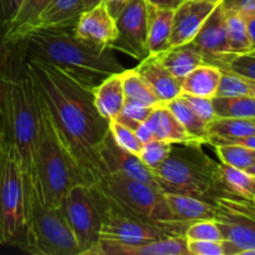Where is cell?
I'll list each match as a JSON object with an SVG mask.
<instances>
[{
    "label": "cell",
    "mask_w": 255,
    "mask_h": 255,
    "mask_svg": "<svg viewBox=\"0 0 255 255\" xmlns=\"http://www.w3.org/2000/svg\"><path fill=\"white\" fill-rule=\"evenodd\" d=\"M24 66L41 101L51 114L62 141L87 186L105 176L99 146L110 121L95 106L94 91L46 61L24 55Z\"/></svg>",
    "instance_id": "cell-1"
},
{
    "label": "cell",
    "mask_w": 255,
    "mask_h": 255,
    "mask_svg": "<svg viewBox=\"0 0 255 255\" xmlns=\"http://www.w3.org/2000/svg\"><path fill=\"white\" fill-rule=\"evenodd\" d=\"M0 131L4 139L14 146L24 173L26 207L39 197L36 178V142L40 128L39 100L24 66V60L12 61L2 79ZM26 211V209H25Z\"/></svg>",
    "instance_id": "cell-2"
},
{
    "label": "cell",
    "mask_w": 255,
    "mask_h": 255,
    "mask_svg": "<svg viewBox=\"0 0 255 255\" xmlns=\"http://www.w3.org/2000/svg\"><path fill=\"white\" fill-rule=\"evenodd\" d=\"M24 55L54 65L71 79L94 91L104 80L124 72L114 49L99 50L74 34V30H36L16 44Z\"/></svg>",
    "instance_id": "cell-3"
},
{
    "label": "cell",
    "mask_w": 255,
    "mask_h": 255,
    "mask_svg": "<svg viewBox=\"0 0 255 255\" xmlns=\"http://www.w3.org/2000/svg\"><path fill=\"white\" fill-rule=\"evenodd\" d=\"M36 96L39 100L40 128L35 166L40 202L47 207H59L72 187L87 183L62 141L51 114L39 95L36 94Z\"/></svg>",
    "instance_id": "cell-4"
},
{
    "label": "cell",
    "mask_w": 255,
    "mask_h": 255,
    "mask_svg": "<svg viewBox=\"0 0 255 255\" xmlns=\"http://www.w3.org/2000/svg\"><path fill=\"white\" fill-rule=\"evenodd\" d=\"M172 147L166 161L153 173L162 192L191 194L213 201L221 197L219 162L203 151V143L187 142Z\"/></svg>",
    "instance_id": "cell-5"
},
{
    "label": "cell",
    "mask_w": 255,
    "mask_h": 255,
    "mask_svg": "<svg viewBox=\"0 0 255 255\" xmlns=\"http://www.w3.org/2000/svg\"><path fill=\"white\" fill-rule=\"evenodd\" d=\"M92 187L124 213L164 229L172 236L184 237L189 223L174 218L158 187L115 173L105 174Z\"/></svg>",
    "instance_id": "cell-6"
},
{
    "label": "cell",
    "mask_w": 255,
    "mask_h": 255,
    "mask_svg": "<svg viewBox=\"0 0 255 255\" xmlns=\"http://www.w3.org/2000/svg\"><path fill=\"white\" fill-rule=\"evenodd\" d=\"M12 247L31 255H80L64 206L47 207L35 197L26 207L22 229Z\"/></svg>",
    "instance_id": "cell-7"
},
{
    "label": "cell",
    "mask_w": 255,
    "mask_h": 255,
    "mask_svg": "<svg viewBox=\"0 0 255 255\" xmlns=\"http://www.w3.org/2000/svg\"><path fill=\"white\" fill-rule=\"evenodd\" d=\"M26 209L24 173L12 144L4 139L0 154V244L12 246L22 229Z\"/></svg>",
    "instance_id": "cell-8"
},
{
    "label": "cell",
    "mask_w": 255,
    "mask_h": 255,
    "mask_svg": "<svg viewBox=\"0 0 255 255\" xmlns=\"http://www.w3.org/2000/svg\"><path fill=\"white\" fill-rule=\"evenodd\" d=\"M65 213L80 248V255H95L101 241L102 209L95 189L76 184L65 196Z\"/></svg>",
    "instance_id": "cell-9"
},
{
    "label": "cell",
    "mask_w": 255,
    "mask_h": 255,
    "mask_svg": "<svg viewBox=\"0 0 255 255\" xmlns=\"http://www.w3.org/2000/svg\"><path fill=\"white\" fill-rule=\"evenodd\" d=\"M214 221L223 236L224 255L255 249V203L236 197H216Z\"/></svg>",
    "instance_id": "cell-10"
},
{
    "label": "cell",
    "mask_w": 255,
    "mask_h": 255,
    "mask_svg": "<svg viewBox=\"0 0 255 255\" xmlns=\"http://www.w3.org/2000/svg\"><path fill=\"white\" fill-rule=\"evenodd\" d=\"M95 192L99 196L102 209L101 241L132 246L166 237H174L164 229L124 213L107 202L96 189Z\"/></svg>",
    "instance_id": "cell-11"
},
{
    "label": "cell",
    "mask_w": 255,
    "mask_h": 255,
    "mask_svg": "<svg viewBox=\"0 0 255 255\" xmlns=\"http://www.w3.org/2000/svg\"><path fill=\"white\" fill-rule=\"evenodd\" d=\"M147 22L148 4L146 0H127L115 16L117 36L112 49L138 61L148 57Z\"/></svg>",
    "instance_id": "cell-12"
},
{
    "label": "cell",
    "mask_w": 255,
    "mask_h": 255,
    "mask_svg": "<svg viewBox=\"0 0 255 255\" xmlns=\"http://www.w3.org/2000/svg\"><path fill=\"white\" fill-rule=\"evenodd\" d=\"M203 57L204 64L223 70L234 54L229 51L227 42L226 17L222 4H218L201 27L197 36L189 42Z\"/></svg>",
    "instance_id": "cell-13"
},
{
    "label": "cell",
    "mask_w": 255,
    "mask_h": 255,
    "mask_svg": "<svg viewBox=\"0 0 255 255\" xmlns=\"http://www.w3.org/2000/svg\"><path fill=\"white\" fill-rule=\"evenodd\" d=\"M99 156L101 159L102 167H104L105 174H122V176L129 177V178L137 179V181L146 182L151 186L158 187L153 171L144 166L138 156L119 146L110 131L100 143Z\"/></svg>",
    "instance_id": "cell-14"
},
{
    "label": "cell",
    "mask_w": 255,
    "mask_h": 255,
    "mask_svg": "<svg viewBox=\"0 0 255 255\" xmlns=\"http://www.w3.org/2000/svg\"><path fill=\"white\" fill-rule=\"evenodd\" d=\"M74 34L87 45L99 50L111 47L117 36V29L115 17L106 4L102 1L91 9L85 10L75 25Z\"/></svg>",
    "instance_id": "cell-15"
},
{
    "label": "cell",
    "mask_w": 255,
    "mask_h": 255,
    "mask_svg": "<svg viewBox=\"0 0 255 255\" xmlns=\"http://www.w3.org/2000/svg\"><path fill=\"white\" fill-rule=\"evenodd\" d=\"M217 5L198 0H183L174 9L168 49L192 42Z\"/></svg>",
    "instance_id": "cell-16"
},
{
    "label": "cell",
    "mask_w": 255,
    "mask_h": 255,
    "mask_svg": "<svg viewBox=\"0 0 255 255\" xmlns=\"http://www.w3.org/2000/svg\"><path fill=\"white\" fill-rule=\"evenodd\" d=\"M95 255H189V253L186 237L174 236L132 246L100 241Z\"/></svg>",
    "instance_id": "cell-17"
},
{
    "label": "cell",
    "mask_w": 255,
    "mask_h": 255,
    "mask_svg": "<svg viewBox=\"0 0 255 255\" xmlns=\"http://www.w3.org/2000/svg\"><path fill=\"white\" fill-rule=\"evenodd\" d=\"M134 70L143 77L162 104L166 105L182 95V82L172 76L154 56H148L139 61Z\"/></svg>",
    "instance_id": "cell-18"
},
{
    "label": "cell",
    "mask_w": 255,
    "mask_h": 255,
    "mask_svg": "<svg viewBox=\"0 0 255 255\" xmlns=\"http://www.w3.org/2000/svg\"><path fill=\"white\" fill-rule=\"evenodd\" d=\"M49 2L50 0H21L14 17L5 27V41L15 46L34 32L37 20Z\"/></svg>",
    "instance_id": "cell-19"
},
{
    "label": "cell",
    "mask_w": 255,
    "mask_h": 255,
    "mask_svg": "<svg viewBox=\"0 0 255 255\" xmlns=\"http://www.w3.org/2000/svg\"><path fill=\"white\" fill-rule=\"evenodd\" d=\"M85 11L84 0H50L40 15L36 30H74L80 15Z\"/></svg>",
    "instance_id": "cell-20"
},
{
    "label": "cell",
    "mask_w": 255,
    "mask_h": 255,
    "mask_svg": "<svg viewBox=\"0 0 255 255\" xmlns=\"http://www.w3.org/2000/svg\"><path fill=\"white\" fill-rule=\"evenodd\" d=\"M164 199L176 219L192 223L202 219H214L216 206L213 202L191 194L163 192Z\"/></svg>",
    "instance_id": "cell-21"
},
{
    "label": "cell",
    "mask_w": 255,
    "mask_h": 255,
    "mask_svg": "<svg viewBox=\"0 0 255 255\" xmlns=\"http://www.w3.org/2000/svg\"><path fill=\"white\" fill-rule=\"evenodd\" d=\"M144 122L152 129V133L156 139L173 144L196 142L166 105H159L154 107L152 114Z\"/></svg>",
    "instance_id": "cell-22"
},
{
    "label": "cell",
    "mask_w": 255,
    "mask_h": 255,
    "mask_svg": "<svg viewBox=\"0 0 255 255\" xmlns=\"http://www.w3.org/2000/svg\"><path fill=\"white\" fill-rule=\"evenodd\" d=\"M121 74H115L107 77L94 89L95 106L100 115L107 121L116 120L124 109L125 92Z\"/></svg>",
    "instance_id": "cell-23"
},
{
    "label": "cell",
    "mask_w": 255,
    "mask_h": 255,
    "mask_svg": "<svg viewBox=\"0 0 255 255\" xmlns=\"http://www.w3.org/2000/svg\"><path fill=\"white\" fill-rule=\"evenodd\" d=\"M174 9H163L148 5L147 22V49L149 56L168 49L173 24Z\"/></svg>",
    "instance_id": "cell-24"
},
{
    "label": "cell",
    "mask_w": 255,
    "mask_h": 255,
    "mask_svg": "<svg viewBox=\"0 0 255 255\" xmlns=\"http://www.w3.org/2000/svg\"><path fill=\"white\" fill-rule=\"evenodd\" d=\"M163 65L172 76L182 80L199 65L204 64L202 55L189 44L177 47H169L166 51L153 55Z\"/></svg>",
    "instance_id": "cell-25"
},
{
    "label": "cell",
    "mask_w": 255,
    "mask_h": 255,
    "mask_svg": "<svg viewBox=\"0 0 255 255\" xmlns=\"http://www.w3.org/2000/svg\"><path fill=\"white\" fill-rule=\"evenodd\" d=\"M254 181V177L247 171L219 162L221 197H236L253 202Z\"/></svg>",
    "instance_id": "cell-26"
},
{
    "label": "cell",
    "mask_w": 255,
    "mask_h": 255,
    "mask_svg": "<svg viewBox=\"0 0 255 255\" xmlns=\"http://www.w3.org/2000/svg\"><path fill=\"white\" fill-rule=\"evenodd\" d=\"M222 70L217 66L202 64L182 80V95L214 97L218 90Z\"/></svg>",
    "instance_id": "cell-27"
},
{
    "label": "cell",
    "mask_w": 255,
    "mask_h": 255,
    "mask_svg": "<svg viewBox=\"0 0 255 255\" xmlns=\"http://www.w3.org/2000/svg\"><path fill=\"white\" fill-rule=\"evenodd\" d=\"M166 106L171 110L172 114L176 116V119L181 122L189 136L193 138V141L199 143L207 144L208 138V124L203 121L198 115L194 112V110L189 106L188 102L182 96L167 102Z\"/></svg>",
    "instance_id": "cell-28"
},
{
    "label": "cell",
    "mask_w": 255,
    "mask_h": 255,
    "mask_svg": "<svg viewBox=\"0 0 255 255\" xmlns=\"http://www.w3.org/2000/svg\"><path fill=\"white\" fill-rule=\"evenodd\" d=\"M122 86L125 92V101L133 104L143 105V106L156 107L162 104L158 97L154 95L149 85L144 81L143 77L134 69L125 70L121 74Z\"/></svg>",
    "instance_id": "cell-29"
},
{
    "label": "cell",
    "mask_w": 255,
    "mask_h": 255,
    "mask_svg": "<svg viewBox=\"0 0 255 255\" xmlns=\"http://www.w3.org/2000/svg\"><path fill=\"white\" fill-rule=\"evenodd\" d=\"M224 17H226L227 42H228L229 51L234 55L248 54L253 51V46L247 30L246 19L237 12L227 11V10H224Z\"/></svg>",
    "instance_id": "cell-30"
},
{
    "label": "cell",
    "mask_w": 255,
    "mask_h": 255,
    "mask_svg": "<svg viewBox=\"0 0 255 255\" xmlns=\"http://www.w3.org/2000/svg\"><path fill=\"white\" fill-rule=\"evenodd\" d=\"M217 117L255 120V97H212Z\"/></svg>",
    "instance_id": "cell-31"
},
{
    "label": "cell",
    "mask_w": 255,
    "mask_h": 255,
    "mask_svg": "<svg viewBox=\"0 0 255 255\" xmlns=\"http://www.w3.org/2000/svg\"><path fill=\"white\" fill-rule=\"evenodd\" d=\"M255 134V120L217 117L208 124V137H246Z\"/></svg>",
    "instance_id": "cell-32"
},
{
    "label": "cell",
    "mask_w": 255,
    "mask_h": 255,
    "mask_svg": "<svg viewBox=\"0 0 255 255\" xmlns=\"http://www.w3.org/2000/svg\"><path fill=\"white\" fill-rule=\"evenodd\" d=\"M216 149L219 161L236 168L247 171L255 163V149L241 144H216L212 146Z\"/></svg>",
    "instance_id": "cell-33"
},
{
    "label": "cell",
    "mask_w": 255,
    "mask_h": 255,
    "mask_svg": "<svg viewBox=\"0 0 255 255\" xmlns=\"http://www.w3.org/2000/svg\"><path fill=\"white\" fill-rule=\"evenodd\" d=\"M255 82L238 74L222 70V76L219 80L217 95L218 97H238V96H252L253 86Z\"/></svg>",
    "instance_id": "cell-34"
},
{
    "label": "cell",
    "mask_w": 255,
    "mask_h": 255,
    "mask_svg": "<svg viewBox=\"0 0 255 255\" xmlns=\"http://www.w3.org/2000/svg\"><path fill=\"white\" fill-rule=\"evenodd\" d=\"M172 147H173V143L153 138L142 146L138 157L143 162L144 166L154 171L166 161L167 157L171 153Z\"/></svg>",
    "instance_id": "cell-35"
},
{
    "label": "cell",
    "mask_w": 255,
    "mask_h": 255,
    "mask_svg": "<svg viewBox=\"0 0 255 255\" xmlns=\"http://www.w3.org/2000/svg\"><path fill=\"white\" fill-rule=\"evenodd\" d=\"M187 241H223V236L214 219H202L189 223L184 233Z\"/></svg>",
    "instance_id": "cell-36"
},
{
    "label": "cell",
    "mask_w": 255,
    "mask_h": 255,
    "mask_svg": "<svg viewBox=\"0 0 255 255\" xmlns=\"http://www.w3.org/2000/svg\"><path fill=\"white\" fill-rule=\"evenodd\" d=\"M110 133H111V136L114 137V139L117 142L119 146L138 156L143 144L139 141L138 137L136 136L133 129L114 120V121H110Z\"/></svg>",
    "instance_id": "cell-37"
},
{
    "label": "cell",
    "mask_w": 255,
    "mask_h": 255,
    "mask_svg": "<svg viewBox=\"0 0 255 255\" xmlns=\"http://www.w3.org/2000/svg\"><path fill=\"white\" fill-rule=\"evenodd\" d=\"M154 107L143 106V105L133 104V102H126L125 101L124 109H122L121 114L117 116L115 121H119L120 124L125 125V126L129 127L131 129L136 131L139 124L146 121L152 114Z\"/></svg>",
    "instance_id": "cell-38"
},
{
    "label": "cell",
    "mask_w": 255,
    "mask_h": 255,
    "mask_svg": "<svg viewBox=\"0 0 255 255\" xmlns=\"http://www.w3.org/2000/svg\"><path fill=\"white\" fill-rule=\"evenodd\" d=\"M223 70H229L234 74L241 75L255 82V54L248 52V54L233 55Z\"/></svg>",
    "instance_id": "cell-39"
},
{
    "label": "cell",
    "mask_w": 255,
    "mask_h": 255,
    "mask_svg": "<svg viewBox=\"0 0 255 255\" xmlns=\"http://www.w3.org/2000/svg\"><path fill=\"white\" fill-rule=\"evenodd\" d=\"M181 96L188 102L189 106L194 110V112H196L206 124H211L213 120L217 119L212 99H209V97L192 96V95H181Z\"/></svg>",
    "instance_id": "cell-40"
},
{
    "label": "cell",
    "mask_w": 255,
    "mask_h": 255,
    "mask_svg": "<svg viewBox=\"0 0 255 255\" xmlns=\"http://www.w3.org/2000/svg\"><path fill=\"white\" fill-rule=\"evenodd\" d=\"M189 255H224L223 241H187Z\"/></svg>",
    "instance_id": "cell-41"
},
{
    "label": "cell",
    "mask_w": 255,
    "mask_h": 255,
    "mask_svg": "<svg viewBox=\"0 0 255 255\" xmlns=\"http://www.w3.org/2000/svg\"><path fill=\"white\" fill-rule=\"evenodd\" d=\"M15 46L7 44L4 39V29L0 25V101H1L2 94V79L6 75L7 70L11 66V62L14 61V55H12V49Z\"/></svg>",
    "instance_id": "cell-42"
},
{
    "label": "cell",
    "mask_w": 255,
    "mask_h": 255,
    "mask_svg": "<svg viewBox=\"0 0 255 255\" xmlns=\"http://www.w3.org/2000/svg\"><path fill=\"white\" fill-rule=\"evenodd\" d=\"M221 4L224 10L237 12L244 19L255 16V0H223Z\"/></svg>",
    "instance_id": "cell-43"
},
{
    "label": "cell",
    "mask_w": 255,
    "mask_h": 255,
    "mask_svg": "<svg viewBox=\"0 0 255 255\" xmlns=\"http://www.w3.org/2000/svg\"><path fill=\"white\" fill-rule=\"evenodd\" d=\"M207 144H211V146H216V144H241V146L255 149V134L246 137H208Z\"/></svg>",
    "instance_id": "cell-44"
},
{
    "label": "cell",
    "mask_w": 255,
    "mask_h": 255,
    "mask_svg": "<svg viewBox=\"0 0 255 255\" xmlns=\"http://www.w3.org/2000/svg\"><path fill=\"white\" fill-rule=\"evenodd\" d=\"M21 0H0V25L5 31L11 19L14 17L15 12L19 9Z\"/></svg>",
    "instance_id": "cell-45"
},
{
    "label": "cell",
    "mask_w": 255,
    "mask_h": 255,
    "mask_svg": "<svg viewBox=\"0 0 255 255\" xmlns=\"http://www.w3.org/2000/svg\"><path fill=\"white\" fill-rule=\"evenodd\" d=\"M134 133H136V136L138 137L139 141L142 142V144L147 143V142H149L151 139H153V133H152V129L149 128L148 125L146 124V122H142V124H139V126L137 127L136 131H134Z\"/></svg>",
    "instance_id": "cell-46"
},
{
    "label": "cell",
    "mask_w": 255,
    "mask_h": 255,
    "mask_svg": "<svg viewBox=\"0 0 255 255\" xmlns=\"http://www.w3.org/2000/svg\"><path fill=\"white\" fill-rule=\"evenodd\" d=\"M183 0H146L148 5L156 7H163V9H176Z\"/></svg>",
    "instance_id": "cell-47"
},
{
    "label": "cell",
    "mask_w": 255,
    "mask_h": 255,
    "mask_svg": "<svg viewBox=\"0 0 255 255\" xmlns=\"http://www.w3.org/2000/svg\"><path fill=\"white\" fill-rule=\"evenodd\" d=\"M127 0H104V2L106 4L107 9L111 12L112 16H116V14L119 12V10L121 9L122 5L126 2Z\"/></svg>",
    "instance_id": "cell-48"
},
{
    "label": "cell",
    "mask_w": 255,
    "mask_h": 255,
    "mask_svg": "<svg viewBox=\"0 0 255 255\" xmlns=\"http://www.w3.org/2000/svg\"><path fill=\"white\" fill-rule=\"evenodd\" d=\"M247 30H248L249 39H251L252 46H253V51L255 50V16L247 17Z\"/></svg>",
    "instance_id": "cell-49"
},
{
    "label": "cell",
    "mask_w": 255,
    "mask_h": 255,
    "mask_svg": "<svg viewBox=\"0 0 255 255\" xmlns=\"http://www.w3.org/2000/svg\"><path fill=\"white\" fill-rule=\"evenodd\" d=\"M102 1H104V0H84L85 10L91 9V7L96 6V5H99L100 2H102Z\"/></svg>",
    "instance_id": "cell-50"
},
{
    "label": "cell",
    "mask_w": 255,
    "mask_h": 255,
    "mask_svg": "<svg viewBox=\"0 0 255 255\" xmlns=\"http://www.w3.org/2000/svg\"><path fill=\"white\" fill-rule=\"evenodd\" d=\"M247 172H248V173L251 174V176L255 177V163H254L253 166H252V167H249V168L247 169Z\"/></svg>",
    "instance_id": "cell-51"
},
{
    "label": "cell",
    "mask_w": 255,
    "mask_h": 255,
    "mask_svg": "<svg viewBox=\"0 0 255 255\" xmlns=\"http://www.w3.org/2000/svg\"><path fill=\"white\" fill-rule=\"evenodd\" d=\"M198 1H206V2H212V4H221L223 0H198Z\"/></svg>",
    "instance_id": "cell-52"
},
{
    "label": "cell",
    "mask_w": 255,
    "mask_h": 255,
    "mask_svg": "<svg viewBox=\"0 0 255 255\" xmlns=\"http://www.w3.org/2000/svg\"><path fill=\"white\" fill-rule=\"evenodd\" d=\"M2 144H4V136H2L1 131H0V154H1V149H2Z\"/></svg>",
    "instance_id": "cell-53"
},
{
    "label": "cell",
    "mask_w": 255,
    "mask_h": 255,
    "mask_svg": "<svg viewBox=\"0 0 255 255\" xmlns=\"http://www.w3.org/2000/svg\"><path fill=\"white\" fill-rule=\"evenodd\" d=\"M242 255H255V249H251V251L244 252V253Z\"/></svg>",
    "instance_id": "cell-54"
},
{
    "label": "cell",
    "mask_w": 255,
    "mask_h": 255,
    "mask_svg": "<svg viewBox=\"0 0 255 255\" xmlns=\"http://www.w3.org/2000/svg\"><path fill=\"white\" fill-rule=\"evenodd\" d=\"M252 96L255 97V85L253 86V91H252Z\"/></svg>",
    "instance_id": "cell-55"
},
{
    "label": "cell",
    "mask_w": 255,
    "mask_h": 255,
    "mask_svg": "<svg viewBox=\"0 0 255 255\" xmlns=\"http://www.w3.org/2000/svg\"><path fill=\"white\" fill-rule=\"evenodd\" d=\"M0 120H1V101H0Z\"/></svg>",
    "instance_id": "cell-56"
},
{
    "label": "cell",
    "mask_w": 255,
    "mask_h": 255,
    "mask_svg": "<svg viewBox=\"0 0 255 255\" xmlns=\"http://www.w3.org/2000/svg\"><path fill=\"white\" fill-rule=\"evenodd\" d=\"M255 178V177H254ZM253 202L255 203V181H254V199H253Z\"/></svg>",
    "instance_id": "cell-57"
},
{
    "label": "cell",
    "mask_w": 255,
    "mask_h": 255,
    "mask_svg": "<svg viewBox=\"0 0 255 255\" xmlns=\"http://www.w3.org/2000/svg\"><path fill=\"white\" fill-rule=\"evenodd\" d=\"M252 52H253V54H255V50H254V51H252Z\"/></svg>",
    "instance_id": "cell-58"
}]
</instances>
